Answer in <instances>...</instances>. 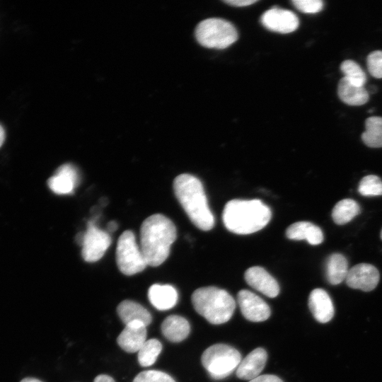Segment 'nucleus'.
Returning <instances> with one entry per match:
<instances>
[{
	"mask_svg": "<svg viewBox=\"0 0 382 382\" xmlns=\"http://www.w3.org/2000/svg\"><path fill=\"white\" fill-rule=\"evenodd\" d=\"M173 222L161 214L147 217L140 229V248L147 265L157 267L168 257L170 247L176 239Z\"/></svg>",
	"mask_w": 382,
	"mask_h": 382,
	"instance_id": "nucleus-1",
	"label": "nucleus"
},
{
	"mask_svg": "<svg viewBox=\"0 0 382 382\" xmlns=\"http://www.w3.org/2000/svg\"><path fill=\"white\" fill-rule=\"evenodd\" d=\"M176 198L190 221L202 231L212 229L214 224L201 181L190 174H180L173 181Z\"/></svg>",
	"mask_w": 382,
	"mask_h": 382,
	"instance_id": "nucleus-2",
	"label": "nucleus"
},
{
	"mask_svg": "<svg viewBox=\"0 0 382 382\" xmlns=\"http://www.w3.org/2000/svg\"><path fill=\"white\" fill-rule=\"evenodd\" d=\"M270 209L260 199H232L223 211L225 227L237 234H250L263 228L270 221Z\"/></svg>",
	"mask_w": 382,
	"mask_h": 382,
	"instance_id": "nucleus-3",
	"label": "nucleus"
},
{
	"mask_svg": "<svg viewBox=\"0 0 382 382\" xmlns=\"http://www.w3.org/2000/svg\"><path fill=\"white\" fill-rule=\"evenodd\" d=\"M195 310L208 322L219 325L226 323L236 308L233 298L226 290L216 286L196 289L191 296Z\"/></svg>",
	"mask_w": 382,
	"mask_h": 382,
	"instance_id": "nucleus-4",
	"label": "nucleus"
},
{
	"mask_svg": "<svg viewBox=\"0 0 382 382\" xmlns=\"http://www.w3.org/2000/svg\"><path fill=\"white\" fill-rule=\"evenodd\" d=\"M202 364L212 378L220 380L231 375L241 361L240 352L225 344H215L202 354Z\"/></svg>",
	"mask_w": 382,
	"mask_h": 382,
	"instance_id": "nucleus-5",
	"label": "nucleus"
},
{
	"mask_svg": "<svg viewBox=\"0 0 382 382\" xmlns=\"http://www.w3.org/2000/svg\"><path fill=\"white\" fill-rule=\"evenodd\" d=\"M195 37L203 47L221 50L237 40L238 32L231 23L212 18L204 20L197 25Z\"/></svg>",
	"mask_w": 382,
	"mask_h": 382,
	"instance_id": "nucleus-6",
	"label": "nucleus"
},
{
	"mask_svg": "<svg viewBox=\"0 0 382 382\" xmlns=\"http://www.w3.org/2000/svg\"><path fill=\"white\" fill-rule=\"evenodd\" d=\"M116 262L120 271L125 275L141 272L147 266L133 231H125L119 237L116 248Z\"/></svg>",
	"mask_w": 382,
	"mask_h": 382,
	"instance_id": "nucleus-7",
	"label": "nucleus"
},
{
	"mask_svg": "<svg viewBox=\"0 0 382 382\" xmlns=\"http://www.w3.org/2000/svg\"><path fill=\"white\" fill-rule=\"evenodd\" d=\"M111 244L110 233L98 228L94 219L87 222L86 231L81 245V255L88 262L99 260Z\"/></svg>",
	"mask_w": 382,
	"mask_h": 382,
	"instance_id": "nucleus-8",
	"label": "nucleus"
},
{
	"mask_svg": "<svg viewBox=\"0 0 382 382\" xmlns=\"http://www.w3.org/2000/svg\"><path fill=\"white\" fill-rule=\"evenodd\" d=\"M237 297L241 311L247 320L252 322H262L270 316V306L257 294L242 289L238 291Z\"/></svg>",
	"mask_w": 382,
	"mask_h": 382,
	"instance_id": "nucleus-9",
	"label": "nucleus"
},
{
	"mask_svg": "<svg viewBox=\"0 0 382 382\" xmlns=\"http://www.w3.org/2000/svg\"><path fill=\"white\" fill-rule=\"evenodd\" d=\"M260 21L267 29L284 34L294 32L299 24V18L294 13L277 7L265 11Z\"/></svg>",
	"mask_w": 382,
	"mask_h": 382,
	"instance_id": "nucleus-10",
	"label": "nucleus"
},
{
	"mask_svg": "<svg viewBox=\"0 0 382 382\" xmlns=\"http://www.w3.org/2000/svg\"><path fill=\"white\" fill-rule=\"evenodd\" d=\"M379 279L380 274L376 267L360 263L349 270L345 282L352 289L370 291L376 287Z\"/></svg>",
	"mask_w": 382,
	"mask_h": 382,
	"instance_id": "nucleus-11",
	"label": "nucleus"
},
{
	"mask_svg": "<svg viewBox=\"0 0 382 382\" xmlns=\"http://www.w3.org/2000/svg\"><path fill=\"white\" fill-rule=\"evenodd\" d=\"M79 181L78 171L74 166L65 163L59 166L47 180L48 187L57 195H68L74 192Z\"/></svg>",
	"mask_w": 382,
	"mask_h": 382,
	"instance_id": "nucleus-12",
	"label": "nucleus"
},
{
	"mask_svg": "<svg viewBox=\"0 0 382 382\" xmlns=\"http://www.w3.org/2000/svg\"><path fill=\"white\" fill-rule=\"evenodd\" d=\"M244 277L249 286L270 298H274L279 294V286L277 282L261 267L248 268Z\"/></svg>",
	"mask_w": 382,
	"mask_h": 382,
	"instance_id": "nucleus-13",
	"label": "nucleus"
},
{
	"mask_svg": "<svg viewBox=\"0 0 382 382\" xmlns=\"http://www.w3.org/2000/svg\"><path fill=\"white\" fill-rule=\"evenodd\" d=\"M146 326L140 321L125 325L117 338L119 346L129 353L138 352L146 341Z\"/></svg>",
	"mask_w": 382,
	"mask_h": 382,
	"instance_id": "nucleus-14",
	"label": "nucleus"
},
{
	"mask_svg": "<svg viewBox=\"0 0 382 382\" xmlns=\"http://www.w3.org/2000/svg\"><path fill=\"white\" fill-rule=\"evenodd\" d=\"M267 359V354L263 348L253 349L238 366L236 371L237 377L250 381L259 376L265 366Z\"/></svg>",
	"mask_w": 382,
	"mask_h": 382,
	"instance_id": "nucleus-15",
	"label": "nucleus"
},
{
	"mask_svg": "<svg viewBox=\"0 0 382 382\" xmlns=\"http://www.w3.org/2000/svg\"><path fill=\"white\" fill-rule=\"evenodd\" d=\"M308 306L314 318L321 323L329 322L335 309L329 294L323 289H313L308 298Z\"/></svg>",
	"mask_w": 382,
	"mask_h": 382,
	"instance_id": "nucleus-16",
	"label": "nucleus"
},
{
	"mask_svg": "<svg viewBox=\"0 0 382 382\" xmlns=\"http://www.w3.org/2000/svg\"><path fill=\"white\" fill-rule=\"evenodd\" d=\"M148 297L156 309L166 311L175 306L178 294L177 290L171 285L155 284L149 287Z\"/></svg>",
	"mask_w": 382,
	"mask_h": 382,
	"instance_id": "nucleus-17",
	"label": "nucleus"
},
{
	"mask_svg": "<svg viewBox=\"0 0 382 382\" xmlns=\"http://www.w3.org/2000/svg\"><path fill=\"white\" fill-rule=\"evenodd\" d=\"M288 238L296 241L306 240L311 245L320 244L324 239L322 230L308 221H298L290 225L286 231Z\"/></svg>",
	"mask_w": 382,
	"mask_h": 382,
	"instance_id": "nucleus-18",
	"label": "nucleus"
},
{
	"mask_svg": "<svg viewBox=\"0 0 382 382\" xmlns=\"http://www.w3.org/2000/svg\"><path fill=\"white\" fill-rule=\"evenodd\" d=\"M120 320L125 324L133 321H140L148 326L152 321L151 313L137 302L125 300L117 308Z\"/></svg>",
	"mask_w": 382,
	"mask_h": 382,
	"instance_id": "nucleus-19",
	"label": "nucleus"
},
{
	"mask_svg": "<svg viewBox=\"0 0 382 382\" xmlns=\"http://www.w3.org/2000/svg\"><path fill=\"white\" fill-rule=\"evenodd\" d=\"M161 328L164 337L172 342H180L184 340L190 332L188 321L185 318L177 315L166 318Z\"/></svg>",
	"mask_w": 382,
	"mask_h": 382,
	"instance_id": "nucleus-20",
	"label": "nucleus"
},
{
	"mask_svg": "<svg viewBox=\"0 0 382 382\" xmlns=\"http://www.w3.org/2000/svg\"><path fill=\"white\" fill-rule=\"evenodd\" d=\"M337 94L343 103L354 106L362 105L369 98V94L364 86L354 85L345 77L338 83Z\"/></svg>",
	"mask_w": 382,
	"mask_h": 382,
	"instance_id": "nucleus-21",
	"label": "nucleus"
},
{
	"mask_svg": "<svg viewBox=\"0 0 382 382\" xmlns=\"http://www.w3.org/2000/svg\"><path fill=\"white\" fill-rule=\"evenodd\" d=\"M348 271V262L342 254L332 253L328 257L325 275L330 284L337 285L345 280Z\"/></svg>",
	"mask_w": 382,
	"mask_h": 382,
	"instance_id": "nucleus-22",
	"label": "nucleus"
},
{
	"mask_svg": "<svg viewBox=\"0 0 382 382\" xmlns=\"http://www.w3.org/2000/svg\"><path fill=\"white\" fill-rule=\"evenodd\" d=\"M360 213L359 204L352 199L339 201L332 209V218L338 225L345 224Z\"/></svg>",
	"mask_w": 382,
	"mask_h": 382,
	"instance_id": "nucleus-23",
	"label": "nucleus"
},
{
	"mask_svg": "<svg viewBox=\"0 0 382 382\" xmlns=\"http://www.w3.org/2000/svg\"><path fill=\"white\" fill-rule=\"evenodd\" d=\"M365 129L361 134L363 142L371 148L382 147V117L373 116L367 118Z\"/></svg>",
	"mask_w": 382,
	"mask_h": 382,
	"instance_id": "nucleus-24",
	"label": "nucleus"
},
{
	"mask_svg": "<svg viewBox=\"0 0 382 382\" xmlns=\"http://www.w3.org/2000/svg\"><path fill=\"white\" fill-rule=\"evenodd\" d=\"M162 345L157 339L146 340L138 351V361L141 366L147 367L154 364L161 352Z\"/></svg>",
	"mask_w": 382,
	"mask_h": 382,
	"instance_id": "nucleus-25",
	"label": "nucleus"
},
{
	"mask_svg": "<svg viewBox=\"0 0 382 382\" xmlns=\"http://www.w3.org/2000/svg\"><path fill=\"white\" fill-rule=\"evenodd\" d=\"M340 70L346 78L352 83L364 86L366 82V75L361 67L354 61L347 59L340 64Z\"/></svg>",
	"mask_w": 382,
	"mask_h": 382,
	"instance_id": "nucleus-26",
	"label": "nucleus"
},
{
	"mask_svg": "<svg viewBox=\"0 0 382 382\" xmlns=\"http://www.w3.org/2000/svg\"><path fill=\"white\" fill-rule=\"evenodd\" d=\"M358 192L365 197L382 195V180L377 175H368L359 182Z\"/></svg>",
	"mask_w": 382,
	"mask_h": 382,
	"instance_id": "nucleus-27",
	"label": "nucleus"
},
{
	"mask_svg": "<svg viewBox=\"0 0 382 382\" xmlns=\"http://www.w3.org/2000/svg\"><path fill=\"white\" fill-rule=\"evenodd\" d=\"M132 382H175L168 374L157 370H147L138 374Z\"/></svg>",
	"mask_w": 382,
	"mask_h": 382,
	"instance_id": "nucleus-28",
	"label": "nucleus"
},
{
	"mask_svg": "<svg viewBox=\"0 0 382 382\" xmlns=\"http://www.w3.org/2000/svg\"><path fill=\"white\" fill-rule=\"evenodd\" d=\"M367 69L369 74L377 79H382V51L375 50L366 58Z\"/></svg>",
	"mask_w": 382,
	"mask_h": 382,
	"instance_id": "nucleus-29",
	"label": "nucleus"
},
{
	"mask_svg": "<svg viewBox=\"0 0 382 382\" xmlns=\"http://www.w3.org/2000/svg\"><path fill=\"white\" fill-rule=\"evenodd\" d=\"M291 3L299 11L305 13H316L323 8L321 0H294Z\"/></svg>",
	"mask_w": 382,
	"mask_h": 382,
	"instance_id": "nucleus-30",
	"label": "nucleus"
},
{
	"mask_svg": "<svg viewBox=\"0 0 382 382\" xmlns=\"http://www.w3.org/2000/svg\"><path fill=\"white\" fill-rule=\"evenodd\" d=\"M249 382H283L278 376L272 374L260 375Z\"/></svg>",
	"mask_w": 382,
	"mask_h": 382,
	"instance_id": "nucleus-31",
	"label": "nucleus"
},
{
	"mask_svg": "<svg viewBox=\"0 0 382 382\" xmlns=\"http://www.w3.org/2000/svg\"><path fill=\"white\" fill-rule=\"evenodd\" d=\"M257 2V0H226L224 3L233 6H247Z\"/></svg>",
	"mask_w": 382,
	"mask_h": 382,
	"instance_id": "nucleus-32",
	"label": "nucleus"
},
{
	"mask_svg": "<svg viewBox=\"0 0 382 382\" xmlns=\"http://www.w3.org/2000/svg\"><path fill=\"white\" fill-rule=\"evenodd\" d=\"M93 382H115V380L110 376L106 374H100L97 376Z\"/></svg>",
	"mask_w": 382,
	"mask_h": 382,
	"instance_id": "nucleus-33",
	"label": "nucleus"
},
{
	"mask_svg": "<svg viewBox=\"0 0 382 382\" xmlns=\"http://www.w3.org/2000/svg\"><path fill=\"white\" fill-rule=\"evenodd\" d=\"M117 223L115 221H111L107 224V232L112 233L115 231L117 229Z\"/></svg>",
	"mask_w": 382,
	"mask_h": 382,
	"instance_id": "nucleus-34",
	"label": "nucleus"
},
{
	"mask_svg": "<svg viewBox=\"0 0 382 382\" xmlns=\"http://www.w3.org/2000/svg\"><path fill=\"white\" fill-rule=\"evenodd\" d=\"M84 239V232L79 233L76 236V241L78 245H82Z\"/></svg>",
	"mask_w": 382,
	"mask_h": 382,
	"instance_id": "nucleus-35",
	"label": "nucleus"
},
{
	"mask_svg": "<svg viewBox=\"0 0 382 382\" xmlns=\"http://www.w3.org/2000/svg\"><path fill=\"white\" fill-rule=\"evenodd\" d=\"M5 140V131L3 127L0 125V147L4 144Z\"/></svg>",
	"mask_w": 382,
	"mask_h": 382,
	"instance_id": "nucleus-36",
	"label": "nucleus"
},
{
	"mask_svg": "<svg viewBox=\"0 0 382 382\" xmlns=\"http://www.w3.org/2000/svg\"><path fill=\"white\" fill-rule=\"evenodd\" d=\"M21 382H42V381L34 378H25L23 379Z\"/></svg>",
	"mask_w": 382,
	"mask_h": 382,
	"instance_id": "nucleus-37",
	"label": "nucleus"
},
{
	"mask_svg": "<svg viewBox=\"0 0 382 382\" xmlns=\"http://www.w3.org/2000/svg\"><path fill=\"white\" fill-rule=\"evenodd\" d=\"M369 94V93H374L377 91V88L375 86H371L369 88V90H367Z\"/></svg>",
	"mask_w": 382,
	"mask_h": 382,
	"instance_id": "nucleus-38",
	"label": "nucleus"
},
{
	"mask_svg": "<svg viewBox=\"0 0 382 382\" xmlns=\"http://www.w3.org/2000/svg\"><path fill=\"white\" fill-rule=\"evenodd\" d=\"M381 238L382 240V229H381Z\"/></svg>",
	"mask_w": 382,
	"mask_h": 382,
	"instance_id": "nucleus-39",
	"label": "nucleus"
}]
</instances>
